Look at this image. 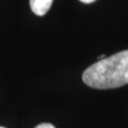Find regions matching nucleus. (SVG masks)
<instances>
[{"mask_svg":"<svg viewBox=\"0 0 128 128\" xmlns=\"http://www.w3.org/2000/svg\"><path fill=\"white\" fill-rule=\"evenodd\" d=\"M80 1L83 3H92V2H94L95 0H80Z\"/></svg>","mask_w":128,"mask_h":128,"instance_id":"20e7f679","label":"nucleus"},{"mask_svg":"<svg viewBox=\"0 0 128 128\" xmlns=\"http://www.w3.org/2000/svg\"><path fill=\"white\" fill-rule=\"evenodd\" d=\"M51 4H52V0H30L31 10L38 16L45 15L49 11Z\"/></svg>","mask_w":128,"mask_h":128,"instance_id":"f03ea898","label":"nucleus"},{"mask_svg":"<svg viewBox=\"0 0 128 128\" xmlns=\"http://www.w3.org/2000/svg\"><path fill=\"white\" fill-rule=\"evenodd\" d=\"M35 128H56L52 124H49V123H42L40 124V125H38Z\"/></svg>","mask_w":128,"mask_h":128,"instance_id":"7ed1b4c3","label":"nucleus"},{"mask_svg":"<svg viewBox=\"0 0 128 128\" xmlns=\"http://www.w3.org/2000/svg\"><path fill=\"white\" fill-rule=\"evenodd\" d=\"M82 80L86 86L99 90L114 89L127 84L128 50L98 60L83 72Z\"/></svg>","mask_w":128,"mask_h":128,"instance_id":"f257e3e1","label":"nucleus"},{"mask_svg":"<svg viewBox=\"0 0 128 128\" xmlns=\"http://www.w3.org/2000/svg\"><path fill=\"white\" fill-rule=\"evenodd\" d=\"M0 128H4V127H1V126H0Z\"/></svg>","mask_w":128,"mask_h":128,"instance_id":"39448f33","label":"nucleus"}]
</instances>
